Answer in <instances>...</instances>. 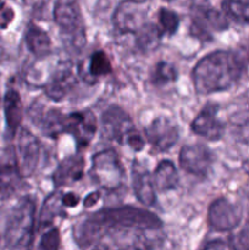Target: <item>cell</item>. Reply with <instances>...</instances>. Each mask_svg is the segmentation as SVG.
Here are the masks:
<instances>
[{"label":"cell","mask_w":249,"mask_h":250,"mask_svg":"<svg viewBox=\"0 0 249 250\" xmlns=\"http://www.w3.org/2000/svg\"><path fill=\"white\" fill-rule=\"evenodd\" d=\"M163 227V221L148 210L136 207L106 208L85 217L75 231L81 247H89L109 229L154 231Z\"/></svg>","instance_id":"1"},{"label":"cell","mask_w":249,"mask_h":250,"mask_svg":"<svg viewBox=\"0 0 249 250\" xmlns=\"http://www.w3.org/2000/svg\"><path fill=\"white\" fill-rule=\"evenodd\" d=\"M242 73L243 62L237 54L216 50L198 61L192 71V81L198 94L209 95L233 87Z\"/></svg>","instance_id":"2"},{"label":"cell","mask_w":249,"mask_h":250,"mask_svg":"<svg viewBox=\"0 0 249 250\" xmlns=\"http://www.w3.org/2000/svg\"><path fill=\"white\" fill-rule=\"evenodd\" d=\"M36 200L22 198L14 208L5 231V243L9 250H32L37 222Z\"/></svg>","instance_id":"3"},{"label":"cell","mask_w":249,"mask_h":250,"mask_svg":"<svg viewBox=\"0 0 249 250\" xmlns=\"http://www.w3.org/2000/svg\"><path fill=\"white\" fill-rule=\"evenodd\" d=\"M53 15L61 36L75 49H82L87 33L78 0H56Z\"/></svg>","instance_id":"4"},{"label":"cell","mask_w":249,"mask_h":250,"mask_svg":"<svg viewBox=\"0 0 249 250\" xmlns=\"http://www.w3.org/2000/svg\"><path fill=\"white\" fill-rule=\"evenodd\" d=\"M89 175L93 182L105 190L120 189L124 185L126 171L119 155L112 149H106L92 156Z\"/></svg>","instance_id":"5"},{"label":"cell","mask_w":249,"mask_h":250,"mask_svg":"<svg viewBox=\"0 0 249 250\" xmlns=\"http://www.w3.org/2000/svg\"><path fill=\"white\" fill-rule=\"evenodd\" d=\"M228 28V20L224 12L211 7L208 0H192V31L193 36L200 39H210L209 29L221 32Z\"/></svg>","instance_id":"6"},{"label":"cell","mask_w":249,"mask_h":250,"mask_svg":"<svg viewBox=\"0 0 249 250\" xmlns=\"http://www.w3.org/2000/svg\"><path fill=\"white\" fill-rule=\"evenodd\" d=\"M98 129L97 119L90 110L75 111L63 116V133L71 134L78 149L87 148L92 143Z\"/></svg>","instance_id":"7"},{"label":"cell","mask_w":249,"mask_h":250,"mask_svg":"<svg viewBox=\"0 0 249 250\" xmlns=\"http://www.w3.org/2000/svg\"><path fill=\"white\" fill-rule=\"evenodd\" d=\"M15 158L21 177H29L38 167L39 158H41V143L29 129H20Z\"/></svg>","instance_id":"8"},{"label":"cell","mask_w":249,"mask_h":250,"mask_svg":"<svg viewBox=\"0 0 249 250\" xmlns=\"http://www.w3.org/2000/svg\"><path fill=\"white\" fill-rule=\"evenodd\" d=\"M100 127L105 138L120 144H124L126 137L136 129L131 116L117 105H111L103 112Z\"/></svg>","instance_id":"9"},{"label":"cell","mask_w":249,"mask_h":250,"mask_svg":"<svg viewBox=\"0 0 249 250\" xmlns=\"http://www.w3.org/2000/svg\"><path fill=\"white\" fill-rule=\"evenodd\" d=\"M144 134L156 151H167L177 143L180 129L177 124L167 116H158L144 128Z\"/></svg>","instance_id":"10"},{"label":"cell","mask_w":249,"mask_h":250,"mask_svg":"<svg viewBox=\"0 0 249 250\" xmlns=\"http://www.w3.org/2000/svg\"><path fill=\"white\" fill-rule=\"evenodd\" d=\"M145 17L144 4L134 0H124L115 9L112 23L119 33L136 34L145 24Z\"/></svg>","instance_id":"11"},{"label":"cell","mask_w":249,"mask_h":250,"mask_svg":"<svg viewBox=\"0 0 249 250\" xmlns=\"http://www.w3.org/2000/svg\"><path fill=\"white\" fill-rule=\"evenodd\" d=\"M242 220V210L227 198H217L208 210V222L215 231L228 232L236 229Z\"/></svg>","instance_id":"12"},{"label":"cell","mask_w":249,"mask_h":250,"mask_svg":"<svg viewBox=\"0 0 249 250\" xmlns=\"http://www.w3.org/2000/svg\"><path fill=\"white\" fill-rule=\"evenodd\" d=\"M183 171L194 176H205L214 163V153L204 144H187L178 155Z\"/></svg>","instance_id":"13"},{"label":"cell","mask_w":249,"mask_h":250,"mask_svg":"<svg viewBox=\"0 0 249 250\" xmlns=\"http://www.w3.org/2000/svg\"><path fill=\"white\" fill-rule=\"evenodd\" d=\"M217 112L219 106L216 104H207L192 121L190 129L208 141L215 142L221 139L225 132V125L219 119Z\"/></svg>","instance_id":"14"},{"label":"cell","mask_w":249,"mask_h":250,"mask_svg":"<svg viewBox=\"0 0 249 250\" xmlns=\"http://www.w3.org/2000/svg\"><path fill=\"white\" fill-rule=\"evenodd\" d=\"M77 83V76L70 62H62L56 67L44 85L46 97L53 102L65 99Z\"/></svg>","instance_id":"15"},{"label":"cell","mask_w":249,"mask_h":250,"mask_svg":"<svg viewBox=\"0 0 249 250\" xmlns=\"http://www.w3.org/2000/svg\"><path fill=\"white\" fill-rule=\"evenodd\" d=\"M132 186L138 202L144 207H153L156 203V190L154 187L153 175L138 161L132 166Z\"/></svg>","instance_id":"16"},{"label":"cell","mask_w":249,"mask_h":250,"mask_svg":"<svg viewBox=\"0 0 249 250\" xmlns=\"http://www.w3.org/2000/svg\"><path fill=\"white\" fill-rule=\"evenodd\" d=\"M85 161L82 155H71L63 159L53 173L55 187H67L82 180Z\"/></svg>","instance_id":"17"},{"label":"cell","mask_w":249,"mask_h":250,"mask_svg":"<svg viewBox=\"0 0 249 250\" xmlns=\"http://www.w3.org/2000/svg\"><path fill=\"white\" fill-rule=\"evenodd\" d=\"M20 177L21 175L17 168L15 151L12 149L6 160L0 163V200L11 197L12 193L16 190Z\"/></svg>","instance_id":"18"},{"label":"cell","mask_w":249,"mask_h":250,"mask_svg":"<svg viewBox=\"0 0 249 250\" xmlns=\"http://www.w3.org/2000/svg\"><path fill=\"white\" fill-rule=\"evenodd\" d=\"M4 114L6 121L7 131L10 136H14L19 129L23 117V105L19 92L15 89H9L4 97Z\"/></svg>","instance_id":"19"},{"label":"cell","mask_w":249,"mask_h":250,"mask_svg":"<svg viewBox=\"0 0 249 250\" xmlns=\"http://www.w3.org/2000/svg\"><path fill=\"white\" fill-rule=\"evenodd\" d=\"M153 182L158 192L164 193L176 189L180 177L175 164L171 160H161L153 173Z\"/></svg>","instance_id":"20"},{"label":"cell","mask_w":249,"mask_h":250,"mask_svg":"<svg viewBox=\"0 0 249 250\" xmlns=\"http://www.w3.org/2000/svg\"><path fill=\"white\" fill-rule=\"evenodd\" d=\"M26 44L28 50L36 58H45L51 53V39L49 34L39 26L31 23L26 31Z\"/></svg>","instance_id":"21"},{"label":"cell","mask_w":249,"mask_h":250,"mask_svg":"<svg viewBox=\"0 0 249 250\" xmlns=\"http://www.w3.org/2000/svg\"><path fill=\"white\" fill-rule=\"evenodd\" d=\"M112 72V65L109 56L103 50H97L90 55L85 72H80L83 80L89 84H94L98 78L104 77Z\"/></svg>","instance_id":"22"},{"label":"cell","mask_w":249,"mask_h":250,"mask_svg":"<svg viewBox=\"0 0 249 250\" xmlns=\"http://www.w3.org/2000/svg\"><path fill=\"white\" fill-rule=\"evenodd\" d=\"M134 36H136L137 46L143 53H150L155 50L163 38L159 27L153 23H145Z\"/></svg>","instance_id":"23"},{"label":"cell","mask_w":249,"mask_h":250,"mask_svg":"<svg viewBox=\"0 0 249 250\" xmlns=\"http://www.w3.org/2000/svg\"><path fill=\"white\" fill-rule=\"evenodd\" d=\"M63 205L61 203V192L53 193L49 195L42 207L41 215H39V227L43 229L45 226H50L54 219L58 216H65Z\"/></svg>","instance_id":"24"},{"label":"cell","mask_w":249,"mask_h":250,"mask_svg":"<svg viewBox=\"0 0 249 250\" xmlns=\"http://www.w3.org/2000/svg\"><path fill=\"white\" fill-rule=\"evenodd\" d=\"M177 78V68L167 61H159L151 68L150 81L156 87H164V85L175 83Z\"/></svg>","instance_id":"25"},{"label":"cell","mask_w":249,"mask_h":250,"mask_svg":"<svg viewBox=\"0 0 249 250\" xmlns=\"http://www.w3.org/2000/svg\"><path fill=\"white\" fill-rule=\"evenodd\" d=\"M222 12L236 23L249 24V0H222Z\"/></svg>","instance_id":"26"},{"label":"cell","mask_w":249,"mask_h":250,"mask_svg":"<svg viewBox=\"0 0 249 250\" xmlns=\"http://www.w3.org/2000/svg\"><path fill=\"white\" fill-rule=\"evenodd\" d=\"M158 22L159 29L164 36H173L177 32L180 26V17L173 10L167 7H161L158 12Z\"/></svg>","instance_id":"27"},{"label":"cell","mask_w":249,"mask_h":250,"mask_svg":"<svg viewBox=\"0 0 249 250\" xmlns=\"http://www.w3.org/2000/svg\"><path fill=\"white\" fill-rule=\"evenodd\" d=\"M60 232L58 227H49L39 239L37 250H59L60 249Z\"/></svg>","instance_id":"28"},{"label":"cell","mask_w":249,"mask_h":250,"mask_svg":"<svg viewBox=\"0 0 249 250\" xmlns=\"http://www.w3.org/2000/svg\"><path fill=\"white\" fill-rule=\"evenodd\" d=\"M124 144L129 146V148L133 151H136V153H139V151L143 150L144 146H145V141H144V138L142 137V134L139 133L137 129H134V131H132L131 133L126 137Z\"/></svg>","instance_id":"29"},{"label":"cell","mask_w":249,"mask_h":250,"mask_svg":"<svg viewBox=\"0 0 249 250\" xmlns=\"http://www.w3.org/2000/svg\"><path fill=\"white\" fill-rule=\"evenodd\" d=\"M232 250H249V225L234 237Z\"/></svg>","instance_id":"30"},{"label":"cell","mask_w":249,"mask_h":250,"mask_svg":"<svg viewBox=\"0 0 249 250\" xmlns=\"http://www.w3.org/2000/svg\"><path fill=\"white\" fill-rule=\"evenodd\" d=\"M12 20H14V11H12L11 7L0 4V28H7Z\"/></svg>","instance_id":"31"},{"label":"cell","mask_w":249,"mask_h":250,"mask_svg":"<svg viewBox=\"0 0 249 250\" xmlns=\"http://www.w3.org/2000/svg\"><path fill=\"white\" fill-rule=\"evenodd\" d=\"M81 202V198L77 193L67 192L61 193V203H62L63 208L68 209V208H76Z\"/></svg>","instance_id":"32"},{"label":"cell","mask_w":249,"mask_h":250,"mask_svg":"<svg viewBox=\"0 0 249 250\" xmlns=\"http://www.w3.org/2000/svg\"><path fill=\"white\" fill-rule=\"evenodd\" d=\"M202 250H232L231 246L226 243L224 241H220V239H216V241H211L209 243H207L204 246V248Z\"/></svg>","instance_id":"33"},{"label":"cell","mask_w":249,"mask_h":250,"mask_svg":"<svg viewBox=\"0 0 249 250\" xmlns=\"http://www.w3.org/2000/svg\"><path fill=\"white\" fill-rule=\"evenodd\" d=\"M99 199H100V193L98 192V190L97 192H92L84 198V200H83V205H84V208H92L99 202Z\"/></svg>","instance_id":"34"},{"label":"cell","mask_w":249,"mask_h":250,"mask_svg":"<svg viewBox=\"0 0 249 250\" xmlns=\"http://www.w3.org/2000/svg\"><path fill=\"white\" fill-rule=\"evenodd\" d=\"M92 250H109V249H107L106 246H103V244H98V246H95Z\"/></svg>","instance_id":"35"},{"label":"cell","mask_w":249,"mask_h":250,"mask_svg":"<svg viewBox=\"0 0 249 250\" xmlns=\"http://www.w3.org/2000/svg\"><path fill=\"white\" fill-rule=\"evenodd\" d=\"M134 1H137V2H141V4H144V2L149 1V0H134Z\"/></svg>","instance_id":"36"},{"label":"cell","mask_w":249,"mask_h":250,"mask_svg":"<svg viewBox=\"0 0 249 250\" xmlns=\"http://www.w3.org/2000/svg\"><path fill=\"white\" fill-rule=\"evenodd\" d=\"M133 250H141V249H138V248H134Z\"/></svg>","instance_id":"37"},{"label":"cell","mask_w":249,"mask_h":250,"mask_svg":"<svg viewBox=\"0 0 249 250\" xmlns=\"http://www.w3.org/2000/svg\"><path fill=\"white\" fill-rule=\"evenodd\" d=\"M166 1H173V0H166Z\"/></svg>","instance_id":"38"},{"label":"cell","mask_w":249,"mask_h":250,"mask_svg":"<svg viewBox=\"0 0 249 250\" xmlns=\"http://www.w3.org/2000/svg\"><path fill=\"white\" fill-rule=\"evenodd\" d=\"M24 1H27V0H24Z\"/></svg>","instance_id":"39"}]
</instances>
